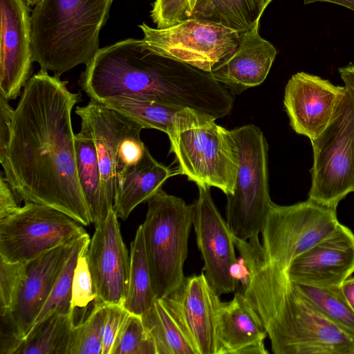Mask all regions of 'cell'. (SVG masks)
Returning a JSON list of instances; mask_svg holds the SVG:
<instances>
[{
	"mask_svg": "<svg viewBox=\"0 0 354 354\" xmlns=\"http://www.w3.org/2000/svg\"><path fill=\"white\" fill-rule=\"evenodd\" d=\"M60 77L40 70L24 87L0 160L19 201L45 205L93 223L77 176L71 113L81 101Z\"/></svg>",
	"mask_w": 354,
	"mask_h": 354,
	"instance_id": "1",
	"label": "cell"
},
{
	"mask_svg": "<svg viewBox=\"0 0 354 354\" xmlns=\"http://www.w3.org/2000/svg\"><path fill=\"white\" fill-rule=\"evenodd\" d=\"M79 85L91 100L129 97L189 108L215 120L227 115L231 93L209 73L153 53L129 38L100 48Z\"/></svg>",
	"mask_w": 354,
	"mask_h": 354,
	"instance_id": "2",
	"label": "cell"
},
{
	"mask_svg": "<svg viewBox=\"0 0 354 354\" xmlns=\"http://www.w3.org/2000/svg\"><path fill=\"white\" fill-rule=\"evenodd\" d=\"M246 272L241 292L274 354H354V337L324 317L286 272L267 259L259 236H233Z\"/></svg>",
	"mask_w": 354,
	"mask_h": 354,
	"instance_id": "3",
	"label": "cell"
},
{
	"mask_svg": "<svg viewBox=\"0 0 354 354\" xmlns=\"http://www.w3.org/2000/svg\"><path fill=\"white\" fill-rule=\"evenodd\" d=\"M113 0H39L31 12L32 54L53 75L87 65L100 50L99 37Z\"/></svg>",
	"mask_w": 354,
	"mask_h": 354,
	"instance_id": "4",
	"label": "cell"
},
{
	"mask_svg": "<svg viewBox=\"0 0 354 354\" xmlns=\"http://www.w3.org/2000/svg\"><path fill=\"white\" fill-rule=\"evenodd\" d=\"M142 225L146 255L156 299L176 290L185 279L183 266L193 225L194 207L159 189L147 201Z\"/></svg>",
	"mask_w": 354,
	"mask_h": 354,
	"instance_id": "5",
	"label": "cell"
},
{
	"mask_svg": "<svg viewBox=\"0 0 354 354\" xmlns=\"http://www.w3.org/2000/svg\"><path fill=\"white\" fill-rule=\"evenodd\" d=\"M236 144L238 171L232 195L227 196L226 221L234 237L259 236L271 203L268 183V145L254 124L230 130Z\"/></svg>",
	"mask_w": 354,
	"mask_h": 354,
	"instance_id": "6",
	"label": "cell"
},
{
	"mask_svg": "<svg viewBox=\"0 0 354 354\" xmlns=\"http://www.w3.org/2000/svg\"><path fill=\"white\" fill-rule=\"evenodd\" d=\"M311 143L313 164L308 198L337 209L354 192V95L346 88L332 120Z\"/></svg>",
	"mask_w": 354,
	"mask_h": 354,
	"instance_id": "7",
	"label": "cell"
},
{
	"mask_svg": "<svg viewBox=\"0 0 354 354\" xmlns=\"http://www.w3.org/2000/svg\"><path fill=\"white\" fill-rule=\"evenodd\" d=\"M168 138L179 174L197 186L215 187L226 196L233 194L238 156L230 130L212 120Z\"/></svg>",
	"mask_w": 354,
	"mask_h": 354,
	"instance_id": "8",
	"label": "cell"
},
{
	"mask_svg": "<svg viewBox=\"0 0 354 354\" xmlns=\"http://www.w3.org/2000/svg\"><path fill=\"white\" fill-rule=\"evenodd\" d=\"M336 209L308 198L290 205L272 202L261 231L268 261L287 270L297 256L335 229L339 223Z\"/></svg>",
	"mask_w": 354,
	"mask_h": 354,
	"instance_id": "9",
	"label": "cell"
},
{
	"mask_svg": "<svg viewBox=\"0 0 354 354\" xmlns=\"http://www.w3.org/2000/svg\"><path fill=\"white\" fill-rule=\"evenodd\" d=\"M81 223L53 207L25 203L0 220V259L26 263L86 233Z\"/></svg>",
	"mask_w": 354,
	"mask_h": 354,
	"instance_id": "10",
	"label": "cell"
},
{
	"mask_svg": "<svg viewBox=\"0 0 354 354\" xmlns=\"http://www.w3.org/2000/svg\"><path fill=\"white\" fill-rule=\"evenodd\" d=\"M142 42L149 50L209 73L237 48L241 34L224 26L189 18L165 28L143 23Z\"/></svg>",
	"mask_w": 354,
	"mask_h": 354,
	"instance_id": "11",
	"label": "cell"
},
{
	"mask_svg": "<svg viewBox=\"0 0 354 354\" xmlns=\"http://www.w3.org/2000/svg\"><path fill=\"white\" fill-rule=\"evenodd\" d=\"M71 243L25 263L11 305L0 313L4 325L1 331V354L13 342L28 335L51 292Z\"/></svg>",
	"mask_w": 354,
	"mask_h": 354,
	"instance_id": "12",
	"label": "cell"
},
{
	"mask_svg": "<svg viewBox=\"0 0 354 354\" xmlns=\"http://www.w3.org/2000/svg\"><path fill=\"white\" fill-rule=\"evenodd\" d=\"M198 195L193 203V227L198 250L204 261L203 272L219 296L232 292L239 281L234 275L238 263L233 235L217 209L210 187L198 186Z\"/></svg>",
	"mask_w": 354,
	"mask_h": 354,
	"instance_id": "13",
	"label": "cell"
},
{
	"mask_svg": "<svg viewBox=\"0 0 354 354\" xmlns=\"http://www.w3.org/2000/svg\"><path fill=\"white\" fill-rule=\"evenodd\" d=\"M118 216L111 209L95 229L86 252L97 297L93 304L123 306L127 296L130 254L123 241Z\"/></svg>",
	"mask_w": 354,
	"mask_h": 354,
	"instance_id": "14",
	"label": "cell"
},
{
	"mask_svg": "<svg viewBox=\"0 0 354 354\" xmlns=\"http://www.w3.org/2000/svg\"><path fill=\"white\" fill-rule=\"evenodd\" d=\"M219 297L202 271L185 277L176 290L161 299L197 354H217V315L222 304Z\"/></svg>",
	"mask_w": 354,
	"mask_h": 354,
	"instance_id": "15",
	"label": "cell"
},
{
	"mask_svg": "<svg viewBox=\"0 0 354 354\" xmlns=\"http://www.w3.org/2000/svg\"><path fill=\"white\" fill-rule=\"evenodd\" d=\"M0 96L15 100L30 78L32 21L26 0H0Z\"/></svg>",
	"mask_w": 354,
	"mask_h": 354,
	"instance_id": "16",
	"label": "cell"
},
{
	"mask_svg": "<svg viewBox=\"0 0 354 354\" xmlns=\"http://www.w3.org/2000/svg\"><path fill=\"white\" fill-rule=\"evenodd\" d=\"M346 91L328 80L299 72L288 80L283 104L292 129L311 141L328 127Z\"/></svg>",
	"mask_w": 354,
	"mask_h": 354,
	"instance_id": "17",
	"label": "cell"
},
{
	"mask_svg": "<svg viewBox=\"0 0 354 354\" xmlns=\"http://www.w3.org/2000/svg\"><path fill=\"white\" fill-rule=\"evenodd\" d=\"M286 272L297 283L340 287L354 272V234L339 223L328 236L297 256Z\"/></svg>",
	"mask_w": 354,
	"mask_h": 354,
	"instance_id": "18",
	"label": "cell"
},
{
	"mask_svg": "<svg viewBox=\"0 0 354 354\" xmlns=\"http://www.w3.org/2000/svg\"><path fill=\"white\" fill-rule=\"evenodd\" d=\"M75 113L81 119L80 131L91 137L95 145L103 192L109 206L113 208L118 150L124 137L138 123L93 100L77 106Z\"/></svg>",
	"mask_w": 354,
	"mask_h": 354,
	"instance_id": "19",
	"label": "cell"
},
{
	"mask_svg": "<svg viewBox=\"0 0 354 354\" xmlns=\"http://www.w3.org/2000/svg\"><path fill=\"white\" fill-rule=\"evenodd\" d=\"M277 50L259 34V26L240 35L236 50L209 74L231 93L260 85L267 77Z\"/></svg>",
	"mask_w": 354,
	"mask_h": 354,
	"instance_id": "20",
	"label": "cell"
},
{
	"mask_svg": "<svg viewBox=\"0 0 354 354\" xmlns=\"http://www.w3.org/2000/svg\"><path fill=\"white\" fill-rule=\"evenodd\" d=\"M172 175L171 169L157 161L146 147L137 163L117 172L113 209L118 218L126 220L138 205L162 189Z\"/></svg>",
	"mask_w": 354,
	"mask_h": 354,
	"instance_id": "21",
	"label": "cell"
},
{
	"mask_svg": "<svg viewBox=\"0 0 354 354\" xmlns=\"http://www.w3.org/2000/svg\"><path fill=\"white\" fill-rule=\"evenodd\" d=\"M267 332L241 291L222 302L217 315V354H243L247 348L263 344Z\"/></svg>",
	"mask_w": 354,
	"mask_h": 354,
	"instance_id": "22",
	"label": "cell"
},
{
	"mask_svg": "<svg viewBox=\"0 0 354 354\" xmlns=\"http://www.w3.org/2000/svg\"><path fill=\"white\" fill-rule=\"evenodd\" d=\"M101 103L131 118L144 129L161 131L168 137L216 120L192 109L129 97H112Z\"/></svg>",
	"mask_w": 354,
	"mask_h": 354,
	"instance_id": "23",
	"label": "cell"
},
{
	"mask_svg": "<svg viewBox=\"0 0 354 354\" xmlns=\"http://www.w3.org/2000/svg\"><path fill=\"white\" fill-rule=\"evenodd\" d=\"M77 170L79 182L87 203L93 223L102 222L111 208L105 198L102 176L93 141L80 131L75 136Z\"/></svg>",
	"mask_w": 354,
	"mask_h": 354,
	"instance_id": "24",
	"label": "cell"
},
{
	"mask_svg": "<svg viewBox=\"0 0 354 354\" xmlns=\"http://www.w3.org/2000/svg\"><path fill=\"white\" fill-rule=\"evenodd\" d=\"M75 324L72 314H53L24 339L13 342L3 354H68Z\"/></svg>",
	"mask_w": 354,
	"mask_h": 354,
	"instance_id": "25",
	"label": "cell"
},
{
	"mask_svg": "<svg viewBox=\"0 0 354 354\" xmlns=\"http://www.w3.org/2000/svg\"><path fill=\"white\" fill-rule=\"evenodd\" d=\"M257 0H197L192 18L218 24L240 34L259 26Z\"/></svg>",
	"mask_w": 354,
	"mask_h": 354,
	"instance_id": "26",
	"label": "cell"
},
{
	"mask_svg": "<svg viewBox=\"0 0 354 354\" xmlns=\"http://www.w3.org/2000/svg\"><path fill=\"white\" fill-rule=\"evenodd\" d=\"M156 299L140 225L130 245L129 283L123 306L129 313L142 315Z\"/></svg>",
	"mask_w": 354,
	"mask_h": 354,
	"instance_id": "27",
	"label": "cell"
},
{
	"mask_svg": "<svg viewBox=\"0 0 354 354\" xmlns=\"http://www.w3.org/2000/svg\"><path fill=\"white\" fill-rule=\"evenodd\" d=\"M142 317L153 339L157 354H197L161 299H156Z\"/></svg>",
	"mask_w": 354,
	"mask_h": 354,
	"instance_id": "28",
	"label": "cell"
},
{
	"mask_svg": "<svg viewBox=\"0 0 354 354\" xmlns=\"http://www.w3.org/2000/svg\"><path fill=\"white\" fill-rule=\"evenodd\" d=\"M90 241L89 235L86 233L71 243L51 292L30 332L53 314L73 315L71 301L74 271L79 257L87 251Z\"/></svg>",
	"mask_w": 354,
	"mask_h": 354,
	"instance_id": "29",
	"label": "cell"
},
{
	"mask_svg": "<svg viewBox=\"0 0 354 354\" xmlns=\"http://www.w3.org/2000/svg\"><path fill=\"white\" fill-rule=\"evenodd\" d=\"M295 284L307 300L324 317L354 337V311L344 298L340 287L321 288Z\"/></svg>",
	"mask_w": 354,
	"mask_h": 354,
	"instance_id": "30",
	"label": "cell"
},
{
	"mask_svg": "<svg viewBox=\"0 0 354 354\" xmlns=\"http://www.w3.org/2000/svg\"><path fill=\"white\" fill-rule=\"evenodd\" d=\"M88 315L75 324L68 354H102L106 304H93Z\"/></svg>",
	"mask_w": 354,
	"mask_h": 354,
	"instance_id": "31",
	"label": "cell"
},
{
	"mask_svg": "<svg viewBox=\"0 0 354 354\" xmlns=\"http://www.w3.org/2000/svg\"><path fill=\"white\" fill-rule=\"evenodd\" d=\"M111 354H157L153 339L142 315L127 313Z\"/></svg>",
	"mask_w": 354,
	"mask_h": 354,
	"instance_id": "32",
	"label": "cell"
},
{
	"mask_svg": "<svg viewBox=\"0 0 354 354\" xmlns=\"http://www.w3.org/2000/svg\"><path fill=\"white\" fill-rule=\"evenodd\" d=\"M86 252L79 257L74 271L71 301V310L73 313L77 308L86 310L88 304H93L97 297L88 268Z\"/></svg>",
	"mask_w": 354,
	"mask_h": 354,
	"instance_id": "33",
	"label": "cell"
},
{
	"mask_svg": "<svg viewBox=\"0 0 354 354\" xmlns=\"http://www.w3.org/2000/svg\"><path fill=\"white\" fill-rule=\"evenodd\" d=\"M197 0H155L151 17L158 28H165L192 18Z\"/></svg>",
	"mask_w": 354,
	"mask_h": 354,
	"instance_id": "34",
	"label": "cell"
},
{
	"mask_svg": "<svg viewBox=\"0 0 354 354\" xmlns=\"http://www.w3.org/2000/svg\"><path fill=\"white\" fill-rule=\"evenodd\" d=\"M0 261V313H3L11 305L25 263H12L1 259Z\"/></svg>",
	"mask_w": 354,
	"mask_h": 354,
	"instance_id": "35",
	"label": "cell"
},
{
	"mask_svg": "<svg viewBox=\"0 0 354 354\" xmlns=\"http://www.w3.org/2000/svg\"><path fill=\"white\" fill-rule=\"evenodd\" d=\"M127 313L123 306L106 305L102 354H111L118 333Z\"/></svg>",
	"mask_w": 354,
	"mask_h": 354,
	"instance_id": "36",
	"label": "cell"
},
{
	"mask_svg": "<svg viewBox=\"0 0 354 354\" xmlns=\"http://www.w3.org/2000/svg\"><path fill=\"white\" fill-rule=\"evenodd\" d=\"M14 111L8 101L0 96V160L4 156L9 145Z\"/></svg>",
	"mask_w": 354,
	"mask_h": 354,
	"instance_id": "37",
	"label": "cell"
},
{
	"mask_svg": "<svg viewBox=\"0 0 354 354\" xmlns=\"http://www.w3.org/2000/svg\"><path fill=\"white\" fill-rule=\"evenodd\" d=\"M18 199L3 175L0 174V220H2L14 213L20 206Z\"/></svg>",
	"mask_w": 354,
	"mask_h": 354,
	"instance_id": "38",
	"label": "cell"
},
{
	"mask_svg": "<svg viewBox=\"0 0 354 354\" xmlns=\"http://www.w3.org/2000/svg\"><path fill=\"white\" fill-rule=\"evenodd\" d=\"M339 73L345 88L354 95V65L339 68Z\"/></svg>",
	"mask_w": 354,
	"mask_h": 354,
	"instance_id": "39",
	"label": "cell"
},
{
	"mask_svg": "<svg viewBox=\"0 0 354 354\" xmlns=\"http://www.w3.org/2000/svg\"><path fill=\"white\" fill-rule=\"evenodd\" d=\"M340 288L346 301L354 311V277L347 278Z\"/></svg>",
	"mask_w": 354,
	"mask_h": 354,
	"instance_id": "40",
	"label": "cell"
},
{
	"mask_svg": "<svg viewBox=\"0 0 354 354\" xmlns=\"http://www.w3.org/2000/svg\"><path fill=\"white\" fill-rule=\"evenodd\" d=\"M317 1H326L336 3L354 11V0H304V4H309Z\"/></svg>",
	"mask_w": 354,
	"mask_h": 354,
	"instance_id": "41",
	"label": "cell"
},
{
	"mask_svg": "<svg viewBox=\"0 0 354 354\" xmlns=\"http://www.w3.org/2000/svg\"><path fill=\"white\" fill-rule=\"evenodd\" d=\"M272 0H257L260 12L263 14L266 8Z\"/></svg>",
	"mask_w": 354,
	"mask_h": 354,
	"instance_id": "42",
	"label": "cell"
},
{
	"mask_svg": "<svg viewBox=\"0 0 354 354\" xmlns=\"http://www.w3.org/2000/svg\"><path fill=\"white\" fill-rule=\"evenodd\" d=\"M29 6H35L39 0H26Z\"/></svg>",
	"mask_w": 354,
	"mask_h": 354,
	"instance_id": "43",
	"label": "cell"
}]
</instances>
